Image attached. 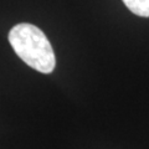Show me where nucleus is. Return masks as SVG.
<instances>
[{"label": "nucleus", "instance_id": "nucleus-1", "mask_svg": "<svg viewBox=\"0 0 149 149\" xmlns=\"http://www.w3.org/2000/svg\"><path fill=\"white\" fill-rule=\"evenodd\" d=\"M8 37L15 54L27 66L41 73H51L55 70L54 49L37 26L27 22L17 24L10 30Z\"/></svg>", "mask_w": 149, "mask_h": 149}, {"label": "nucleus", "instance_id": "nucleus-2", "mask_svg": "<svg viewBox=\"0 0 149 149\" xmlns=\"http://www.w3.org/2000/svg\"><path fill=\"white\" fill-rule=\"evenodd\" d=\"M123 3L133 14L149 17V0H123Z\"/></svg>", "mask_w": 149, "mask_h": 149}]
</instances>
